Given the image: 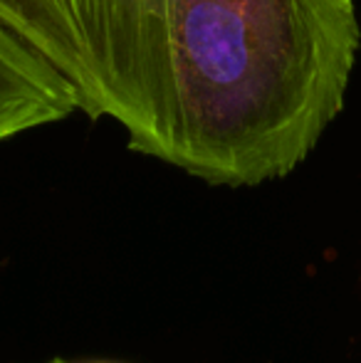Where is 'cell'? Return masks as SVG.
Wrapping results in <instances>:
<instances>
[{
	"label": "cell",
	"mask_w": 361,
	"mask_h": 363,
	"mask_svg": "<svg viewBox=\"0 0 361 363\" xmlns=\"http://www.w3.org/2000/svg\"><path fill=\"white\" fill-rule=\"evenodd\" d=\"M79 109L67 79L0 23V141Z\"/></svg>",
	"instance_id": "obj_2"
},
{
	"label": "cell",
	"mask_w": 361,
	"mask_h": 363,
	"mask_svg": "<svg viewBox=\"0 0 361 363\" xmlns=\"http://www.w3.org/2000/svg\"><path fill=\"white\" fill-rule=\"evenodd\" d=\"M0 23L131 151L233 188L312 153L361 43L354 0H0Z\"/></svg>",
	"instance_id": "obj_1"
},
{
	"label": "cell",
	"mask_w": 361,
	"mask_h": 363,
	"mask_svg": "<svg viewBox=\"0 0 361 363\" xmlns=\"http://www.w3.org/2000/svg\"><path fill=\"white\" fill-rule=\"evenodd\" d=\"M48 363H67V361H48Z\"/></svg>",
	"instance_id": "obj_3"
}]
</instances>
